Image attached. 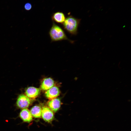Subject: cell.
I'll list each match as a JSON object with an SVG mask.
<instances>
[{
    "instance_id": "6da1fadb",
    "label": "cell",
    "mask_w": 131,
    "mask_h": 131,
    "mask_svg": "<svg viewBox=\"0 0 131 131\" xmlns=\"http://www.w3.org/2000/svg\"><path fill=\"white\" fill-rule=\"evenodd\" d=\"M52 25L49 32L51 42L65 40L69 41L72 43L74 41L69 39L66 36L64 31L60 26L52 21Z\"/></svg>"
},
{
    "instance_id": "7a4b0ae2",
    "label": "cell",
    "mask_w": 131,
    "mask_h": 131,
    "mask_svg": "<svg viewBox=\"0 0 131 131\" xmlns=\"http://www.w3.org/2000/svg\"><path fill=\"white\" fill-rule=\"evenodd\" d=\"M81 20L72 15L69 16L66 18L62 24L63 27L71 35H76L78 33V28Z\"/></svg>"
},
{
    "instance_id": "3957f363",
    "label": "cell",
    "mask_w": 131,
    "mask_h": 131,
    "mask_svg": "<svg viewBox=\"0 0 131 131\" xmlns=\"http://www.w3.org/2000/svg\"><path fill=\"white\" fill-rule=\"evenodd\" d=\"M31 103L30 99L23 94H21L18 96L16 102L17 106L22 109L28 107Z\"/></svg>"
},
{
    "instance_id": "277c9868",
    "label": "cell",
    "mask_w": 131,
    "mask_h": 131,
    "mask_svg": "<svg viewBox=\"0 0 131 131\" xmlns=\"http://www.w3.org/2000/svg\"><path fill=\"white\" fill-rule=\"evenodd\" d=\"M41 116L44 120L48 123H51L54 118L53 111L49 107L45 106L42 108Z\"/></svg>"
},
{
    "instance_id": "5b68a950",
    "label": "cell",
    "mask_w": 131,
    "mask_h": 131,
    "mask_svg": "<svg viewBox=\"0 0 131 131\" xmlns=\"http://www.w3.org/2000/svg\"><path fill=\"white\" fill-rule=\"evenodd\" d=\"M40 89L33 87L27 88L25 91V95L30 99H34L37 98L40 92Z\"/></svg>"
},
{
    "instance_id": "8992f818",
    "label": "cell",
    "mask_w": 131,
    "mask_h": 131,
    "mask_svg": "<svg viewBox=\"0 0 131 131\" xmlns=\"http://www.w3.org/2000/svg\"><path fill=\"white\" fill-rule=\"evenodd\" d=\"M20 118L25 122L30 123L33 119V117L29 109L27 108L23 109L19 114Z\"/></svg>"
},
{
    "instance_id": "52a82bcc",
    "label": "cell",
    "mask_w": 131,
    "mask_h": 131,
    "mask_svg": "<svg viewBox=\"0 0 131 131\" xmlns=\"http://www.w3.org/2000/svg\"><path fill=\"white\" fill-rule=\"evenodd\" d=\"M60 90L56 86L53 87L47 90L45 92L46 97L49 99L56 98L60 94Z\"/></svg>"
},
{
    "instance_id": "ba28073f",
    "label": "cell",
    "mask_w": 131,
    "mask_h": 131,
    "mask_svg": "<svg viewBox=\"0 0 131 131\" xmlns=\"http://www.w3.org/2000/svg\"><path fill=\"white\" fill-rule=\"evenodd\" d=\"M47 105L49 107L51 110L55 112L59 110L60 107L61 101L59 98H55L49 101Z\"/></svg>"
},
{
    "instance_id": "9c48e42d",
    "label": "cell",
    "mask_w": 131,
    "mask_h": 131,
    "mask_svg": "<svg viewBox=\"0 0 131 131\" xmlns=\"http://www.w3.org/2000/svg\"><path fill=\"white\" fill-rule=\"evenodd\" d=\"M66 18L64 14L60 11L54 13L51 16V19L52 21L62 24L64 22Z\"/></svg>"
},
{
    "instance_id": "30bf717a",
    "label": "cell",
    "mask_w": 131,
    "mask_h": 131,
    "mask_svg": "<svg viewBox=\"0 0 131 131\" xmlns=\"http://www.w3.org/2000/svg\"><path fill=\"white\" fill-rule=\"evenodd\" d=\"M54 82L53 80L50 78L44 79L41 84V88L43 90H47L53 86Z\"/></svg>"
},
{
    "instance_id": "8fae6325",
    "label": "cell",
    "mask_w": 131,
    "mask_h": 131,
    "mask_svg": "<svg viewBox=\"0 0 131 131\" xmlns=\"http://www.w3.org/2000/svg\"><path fill=\"white\" fill-rule=\"evenodd\" d=\"M42 108L39 106L35 105L33 107L30 111L33 117L36 118L41 117Z\"/></svg>"
},
{
    "instance_id": "7c38bea8",
    "label": "cell",
    "mask_w": 131,
    "mask_h": 131,
    "mask_svg": "<svg viewBox=\"0 0 131 131\" xmlns=\"http://www.w3.org/2000/svg\"><path fill=\"white\" fill-rule=\"evenodd\" d=\"M32 6L31 4L27 2L25 4L24 6L25 9L27 11L30 10L32 8Z\"/></svg>"
}]
</instances>
